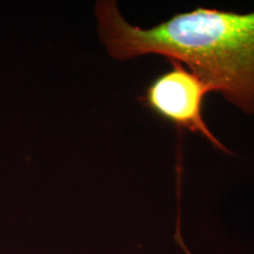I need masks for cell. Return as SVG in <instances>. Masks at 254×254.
I'll list each match as a JSON object with an SVG mask.
<instances>
[{
    "label": "cell",
    "instance_id": "6da1fadb",
    "mask_svg": "<svg viewBox=\"0 0 254 254\" xmlns=\"http://www.w3.org/2000/svg\"><path fill=\"white\" fill-rule=\"evenodd\" d=\"M97 32L118 62L150 55L178 60L214 93L245 114H254V11L195 7L142 28L126 20L114 0L94 6Z\"/></svg>",
    "mask_w": 254,
    "mask_h": 254
},
{
    "label": "cell",
    "instance_id": "7a4b0ae2",
    "mask_svg": "<svg viewBox=\"0 0 254 254\" xmlns=\"http://www.w3.org/2000/svg\"><path fill=\"white\" fill-rule=\"evenodd\" d=\"M170 68L158 74L139 98L142 106L178 129L199 134L219 151L231 154L205 122V100L211 87L194 71L178 60H168Z\"/></svg>",
    "mask_w": 254,
    "mask_h": 254
}]
</instances>
